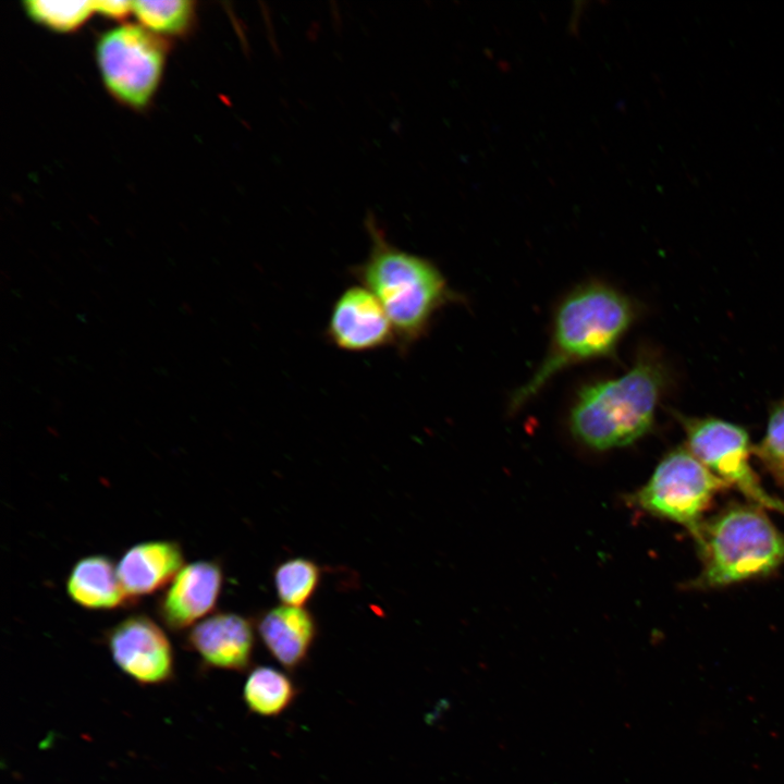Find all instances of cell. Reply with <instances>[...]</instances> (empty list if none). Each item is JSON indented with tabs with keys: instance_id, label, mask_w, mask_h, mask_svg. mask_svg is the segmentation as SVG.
I'll use <instances>...</instances> for the list:
<instances>
[{
	"instance_id": "obj_1",
	"label": "cell",
	"mask_w": 784,
	"mask_h": 784,
	"mask_svg": "<svg viewBox=\"0 0 784 784\" xmlns=\"http://www.w3.org/2000/svg\"><path fill=\"white\" fill-rule=\"evenodd\" d=\"M366 229L368 255L350 272L384 308L395 332V347L404 355L427 335L437 313L460 295L432 260L393 245L370 216Z\"/></svg>"
},
{
	"instance_id": "obj_2",
	"label": "cell",
	"mask_w": 784,
	"mask_h": 784,
	"mask_svg": "<svg viewBox=\"0 0 784 784\" xmlns=\"http://www.w3.org/2000/svg\"><path fill=\"white\" fill-rule=\"evenodd\" d=\"M636 315L635 303L604 282L576 286L560 302L548 351L532 376L513 393L510 409L524 406L562 370L612 357Z\"/></svg>"
},
{
	"instance_id": "obj_3",
	"label": "cell",
	"mask_w": 784,
	"mask_h": 784,
	"mask_svg": "<svg viewBox=\"0 0 784 784\" xmlns=\"http://www.w3.org/2000/svg\"><path fill=\"white\" fill-rule=\"evenodd\" d=\"M666 383L661 358L644 351L622 376L578 391L568 416L572 434L599 451L633 444L651 431Z\"/></svg>"
},
{
	"instance_id": "obj_4",
	"label": "cell",
	"mask_w": 784,
	"mask_h": 784,
	"mask_svg": "<svg viewBox=\"0 0 784 784\" xmlns=\"http://www.w3.org/2000/svg\"><path fill=\"white\" fill-rule=\"evenodd\" d=\"M701 569L688 588L705 590L765 577L784 565V534L763 509L734 503L705 519L694 537Z\"/></svg>"
},
{
	"instance_id": "obj_5",
	"label": "cell",
	"mask_w": 784,
	"mask_h": 784,
	"mask_svg": "<svg viewBox=\"0 0 784 784\" xmlns=\"http://www.w3.org/2000/svg\"><path fill=\"white\" fill-rule=\"evenodd\" d=\"M169 41L142 25L122 24L96 42L97 66L108 93L121 105L144 110L162 79Z\"/></svg>"
},
{
	"instance_id": "obj_6",
	"label": "cell",
	"mask_w": 784,
	"mask_h": 784,
	"mask_svg": "<svg viewBox=\"0 0 784 784\" xmlns=\"http://www.w3.org/2000/svg\"><path fill=\"white\" fill-rule=\"evenodd\" d=\"M727 488L687 446H677L662 457L629 500L651 515L682 525L694 538L715 495Z\"/></svg>"
},
{
	"instance_id": "obj_7",
	"label": "cell",
	"mask_w": 784,
	"mask_h": 784,
	"mask_svg": "<svg viewBox=\"0 0 784 784\" xmlns=\"http://www.w3.org/2000/svg\"><path fill=\"white\" fill-rule=\"evenodd\" d=\"M688 450L716 477L737 489L749 503L784 515V501L770 494L750 465L752 445L747 430L716 417L675 414Z\"/></svg>"
},
{
	"instance_id": "obj_8",
	"label": "cell",
	"mask_w": 784,
	"mask_h": 784,
	"mask_svg": "<svg viewBox=\"0 0 784 784\" xmlns=\"http://www.w3.org/2000/svg\"><path fill=\"white\" fill-rule=\"evenodd\" d=\"M115 665L142 686L164 685L175 677V660L164 629L150 616L131 614L106 632Z\"/></svg>"
},
{
	"instance_id": "obj_9",
	"label": "cell",
	"mask_w": 784,
	"mask_h": 784,
	"mask_svg": "<svg viewBox=\"0 0 784 784\" xmlns=\"http://www.w3.org/2000/svg\"><path fill=\"white\" fill-rule=\"evenodd\" d=\"M326 336L339 350L371 352L396 346L393 326L378 298L363 285L345 289L333 303Z\"/></svg>"
},
{
	"instance_id": "obj_10",
	"label": "cell",
	"mask_w": 784,
	"mask_h": 784,
	"mask_svg": "<svg viewBox=\"0 0 784 784\" xmlns=\"http://www.w3.org/2000/svg\"><path fill=\"white\" fill-rule=\"evenodd\" d=\"M224 583L218 560H198L185 564L158 598L156 613L169 630H189L211 615Z\"/></svg>"
},
{
	"instance_id": "obj_11",
	"label": "cell",
	"mask_w": 784,
	"mask_h": 784,
	"mask_svg": "<svg viewBox=\"0 0 784 784\" xmlns=\"http://www.w3.org/2000/svg\"><path fill=\"white\" fill-rule=\"evenodd\" d=\"M254 620L240 613H213L186 634L185 645L204 670L243 673L252 669L256 647Z\"/></svg>"
},
{
	"instance_id": "obj_12",
	"label": "cell",
	"mask_w": 784,
	"mask_h": 784,
	"mask_svg": "<svg viewBox=\"0 0 784 784\" xmlns=\"http://www.w3.org/2000/svg\"><path fill=\"white\" fill-rule=\"evenodd\" d=\"M254 624L265 649L289 673L307 663L319 635L318 621L306 607L273 605L258 612Z\"/></svg>"
},
{
	"instance_id": "obj_13",
	"label": "cell",
	"mask_w": 784,
	"mask_h": 784,
	"mask_svg": "<svg viewBox=\"0 0 784 784\" xmlns=\"http://www.w3.org/2000/svg\"><path fill=\"white\" fill-rule=\"evenodd\" d=\"M181 544L174 540H148L128 548L117 563L121 585L136 603L164 589L184 566Z\"/></svg>"
},
{
	"instance_id": "obj_14",
	"label": "cell",
	"mask_w": 784,
	"mask_h": 784,
	"mask_svg": "<svg viewBox=\"0 0 784 784\" xmlns=\"http://www.w3.org/2000/svg\"><path fill=\"white\" fill-rule=\"evenodd\" d=\"M65 590L78 607L93 611H112L135 604L119 579L117 564L103 554L87 555L72 566Z\"/></svg>"
},
{
	"instance_id": "obj_15",
	"label": "cell",
	"mask_w": 784,
	"mask_h": 784,
	"mask_svg": "<svg viewBox=\"0 0 784 784\" xmlns=\"http://www.w3.org/2000/svg\"><path fill=\"white\" fill-rule=\"evenodd\" d=\"M297 693L298 687L289 672L271 665H257L246 676L243 700L250 713L277 718L294 703Z\"/></svg>"
},
{
	"instance_id": "obj_16",
	"label": "cell",
	"mask_w": 784,
	"mask_h": 784,
	"mask_svg": "<svg viewBox=\"0 0 784 784\" xmlns=\"http://www.w3.org/2000/svg\"><path fill=\"white\" fill-rule=\"evenodd\" d=\"M323 571L306 556L287 558L272 569V583L281 604L305 608L317 593Z\"/></svg>"
},
{
	"instance_id": "obj_17",
	"label": "cell",
	"mask_w": 784,
	"mask_h": 784,
	"mask_svg": "<svg viewBox=\"0 0 784 784\" xmlns=\"http://www.w3.org/2000/svg\"><path fill=\"white\" fill-rule=\"evenodd\" d=\"M133 13L146 29L161 37L187 35L196 20V2L189 0L133 1Z\"/></svg>"
},
{
	"instance_id": "obj_18",
	"label": "cell",
	"mask_w": 784,
	"mask_h": 784,
	"mask_svg": "<svg viewBox=\"0 0 784 784\" xmlns=\"http://www.w3.org/2000/svg\"><path fill=\"white\" fill-rule=\"evenodd\" d=\"M29 19L51 30L69 33L84 25L95 11L94 1H24Z\"/></svg>"
},
{
	"instance_id": "obj_19",
	"label": "cell",
	"mask_w": 784,
	"mask_h": 784,
	"mask_svg": "<svg viewBox=\"0 0 784 784\" xmlns=\"http://www.w3.org/2000/svg\"><path fill=\"white\" fill-rule=\"evenodd\" d=\"M752 454L784 489V401L771 408L765 433L758 444L752 445Z\"/></svg>"
},
{
	"instance_id": "obj_20",
	"label": "cell",
	"mask_w": 784,
	"mask_h": 784,
	"mask_svg": "<svg viewBox=\"0 0 784 784\" xmlns=\"http://www.w3.org/2000/svg\"><path fill=\"white\" fill-rule=\"evenodd\" d=\"M95 11L105 17L122 20L133 12L131 1H94Z\"/></svg>"
}]
</instances>
